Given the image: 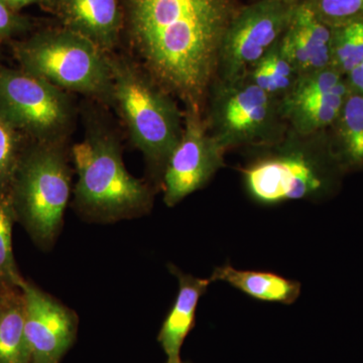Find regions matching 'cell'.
<instances>
[{
	"label": "cell",
	"mask_w": 363,
	"mask_h": 363,
	"mask_svg": "<svg viewBox=\"0 0 363 363\" xmlns=\"http://www.w3.org/2000/svg\"><path fill=\"white\" fill-rule=\"evenodd\" d=\"M130 56L186 108L204 111L233 0H119Z\"/></svg>",
	"instance_id": "cell-1"
},
{
	"label": "cell",
	"mask_w": 363,
	"mask_h": 363,
	"mask_svg": "<svg viewBox=\"0 0 363 363\" xmlns=\"http://www.w3.org/2000/svg\"><path fill=\"white\" fill-rule=\"evenodd\" d=\"M70 162L67 143L30 142L9 186L16 218L44 250L54 247L63 228L73 193Z\"/></svg>",
	"instance_id": "cell-6"
},
{
	"label": "cell",
	"mask_w": 363,
	"mask_h": 363,
	"mask_svg": "<svg viewBox=\"0 0 363 363\" xmlns=\"http://www.w3.org/2000/svg\"><path fill=\"white\" fill-rule=\"evenodd\" d=\"M247 150L240 169L243 185L253 201L266 206L324 201L338 193L346 175L328 130L300 133L288 128L278 142Z\"/></svg>",
	"instance_id": "cell-3"
},
{
	"label": "cell",
	"mask_w": 363,
	"mask_h": 363,
	"mask_svg": "<svg viewBox=\"0 0 363 363\" xmlns=\"http://www.w3.org/2000/svg\"><path fill=\"white\" fill-rule=\"evenodd\" d=\"M204 117L208 130L226 150L267 147L288 130L281 98L269 94L248 76L215 78L208 91Z\"/></svg>",
	"instance_id": "cell-7"
},
{
	"label": "cell",
	"mask_w": 363,
	"mask_h": 363,
	"mask_svg": "<svg viewBox=\"0 0 363 363\" xmlns=\"http://www.w3.org/2000/svg\"><path fill=\"white\" fill-rule=\"evenodd\" d=\"M102 107L89 100L82 109L84 135L70 150L77 174L72 205L95 223L140 218L152 209L156 187L128 171L118 130Z\"/></svg>",
	"instance_id": "cell-2"
},
{
	"label": "cell",
	"mask_w": 363,
	"mask_h": 363,
	"mask_svg": "<svg viewBox=\"0 0 363 363\" xmlns=\"http://www.w3.org/2000/svg\"><path fill=\"white\" fill-rule=\"evenodd\" d=\"M30 142L0 117V193L9 192L21 155Z\"/></svg>",
	"instance_id": "cell-22"
},
{
	"label": "cell",
	"mask_w": 363,
	"mask_h": 363,
	"mask_svg": "<svg viewBox=\"0 0 363 363\" xmlns=\"http://www.w3.org/2000/svg\"><path fill=\"white\" fill-rule=\"evenodd\" d=\"M16 219L9 192L0 193V292L20 289L23 281L16 269L13 252V225Z\"/></svg>",
	"instance_id": "cell-21"
},
{
	"label": "cell",
	"mask_w": 363,
	"mask_h": 363,
	"mask_svg": "<svg viewBox=\"0 0 363 363\" xmlns=\"http://www.w3.org/2000/svg\"><path fill=\"white\" fill-rule=\"evenodd\" d=\"M363 62V20L332 28L331 66L347 75Z\"/></svg>",
	"instance_id": "cell-20"
},
{
	"label": "cell",
	"mask_w": 363,
	"mask_h": 363,
	"mask_svg": "<svg viewBox=\"0 0 363 363\" xmlns=\"http://www.w3.org/2000/svg\"><path fill=\"white\" fill-rule=\"evenodd\" d=\"M0 117L30 142L67 143L77 106L71 93L44 79L0 67Z\"/></svg>",
	"instance_id": "cell-8"
},
{
	"label": "cell",
	"mask_w": 363,
	"mask_h": 363,
	"mask_svg": "<svg viewBox=\"0 0 363 363\" xmlns=\"http://www.w3.org/2000/svg\"><path fill=\"white\" fill-rule=\"evenodd\" d=\"M211 283L224 281L255 300L291 305L300 297L301 284L269 272L245 271L230 264L215 267Z\"/></svg>",
	"instance_id": "cell-16"
},
{
	"label": "cell",
	"mask_w": 363,
	"mask_h": 363,
	"mask_svg": "<svg viewBox=\"0 0 363 363\" xmlns=\"http://www.w3.org/2000/svg\"><path fill=\"white\" fill-rule=\"evenodd\" d=\"M30 362L23 292L6 291L0 296V363Z\"/></svg>",
	"instance_id": "cell-18"
},
{
	"label": "cell",
	"mask_w": 363,
	"mask_h": 363,
	"mask_svg": "<svg viewBox=\"0 0 363 363\" xmlns=\"http://www.w3.org/2000/svg\"><path fill=\"white\" fill-rule=\"evenodd\" d=\"M283 1H285L289 4H292V6H295V4H300V2L304 1V0H283Z\"/></svg>",
	"instance_id": "cell-28"
},
{
	"label": "cell",
	"mask_w": 363,
	"mask_h": 363,
	"mask_svg": "<svg viewBox=\"0 0 363 363\" xmlns=\"http://www.w3.org/2000/svg\"><path fill=\"white\" fill-rule=\"evenodd\" d=\"M328 130L334 152L344 172L363 171V94L350 91Z\"/></svg>",
	"instance_id": "cell-17"
},
{
	"label": "cell",
	"mask_w": 363,
	"mask_h": 363,
	"mask_svg": "<svg viewBox=\"0 0 363 363\" xmlns=\"http://www.w3.org/2000/svg\"><path fill=\"white\" fill-rule=\"evenodd\" d=\"M351 91L363 94V62L345 76Z\"/></svg>",
	"instance_id": "cell-25"
},
{
	"label": "cell",
	"mask_w": 363,
	"mask_h": 363,
	"mask_svg": "<svg viewBox=\"0 0 363 363\" xmlns=\"http://www.w3.org/2000/svg\"><path fill=\"white\" fill-rule=\"evenodd\" d=\"M247 76L269 94L283 98L292 89L298 74L279 42L253 67Z\"/></svg>",
	"instance_id": "cell-19"
},
{
	"label": "cell",
	"mask_w": 363,
	"mask_h": 363,
	"mask_svg": "<svg viewBox=\"0 0 363 363\" xmlns=\"http://www.w3.org/2000/svg\"><path fill=\"white\" fill-rule=\"evenodd\" d=\"M18 68L60 89L104 107L113 106L109 52L64 26L48 28L13 43Z\"/></svg>",
	"instance_id": "cell-5"
},
{
	"label": "cell",
	"mask_w": 363,
	"mask_h": 363,
	"mask_svg": "<svg viewBox=\"0 0 363 363\" xmlns=\"http://www.w3.org/2000/svg\"><path fill=\"white\" fill-rule=\"evenodd\" d=\"M21 289L30 363L61 362L77 338V314L30 281L23 279Z\"/></svg>",
	"instance_id": "cell-12"
},
{
	"label": "cell",
	"mask_w": 363,
	"mask_h": 363,
	"mask_svg": "<svg viewBox=\"0 0 363 363\" xmlns=\"http://www.w3.org/2000/svg\"><path fill=\"white\" fill-rule=\"evenodd\" d=\"M318 18L331 28L363 20V0H306Z\"/></svg>",
	"instance_id": "cell-23"
},
{
	"label": "cell",
	"mask_w": 363,
	"mask_h": 363,
	"mask_svg": "<svg viewBox=\"0 0 363 363\" xmlns=\"http://www.w3.org/2000/svg\"><path fill=\"white\" fill-rule=\"evenodd\" d=\"M295 6L283 0H259L238 11L222 40L215 78L227 81L247 76L281 40Z\"/></svg>",
	"instance_id": "cell-9"
},
{
	"label": "cell",
	"mask_w": 363,
	"mask_h": 363,
	"mask_svg": "<svg viewBox=\"0 0 363 363\" xmlns=\"http://www.w3.org/2000/svg\"><path fill=\"white\" fill-rule=\"evenodd\" d=\"M279 44L298 76L331 66L332 28L318 18L306 0L294 6Z\"/></svg>",
	"instance_id": "cell-13"
},
{
	"label": "cell",
	"mask_w": 363,
	"mask_h": 363,
	"mask_svg": "<svg viewBox=\"0 0 363 363\" xmlns=\"http://www.w3.org/2000/svg\"><path fill=\"white\" fill-rule=\"evenodd\" d=\"M54 13L62 26L106 52H116L121 44L123 13L119 0H57Z\"/></svg>",
	"instance_id": "cell-14"
},
{
	"label": "cell",
	"mask_w": 363,
	"mask_h": 363,
	"mask_svg": "<svg viewBox=\"0 0 363 363\" xmlns=\"http://www.w3.org/2000/svg\"><path fill=\"white\" fill-rule=\"evenodd\" d=\"M33 26L30 18L13 11L6 0H0V44L30 33Z\"/></svg>",
	"instance_id": "cell-24"
},
{
	"label": "cell",
	"mask_w": 363,
	"mask_h": 363,
	"mask_svg": "<svg viewBox=\"0 0 363 363\" xmlns=\"http://www.w3.org/2000/svg\"><path fill=\"white\" fill-rule=\"evenodd\" d=\"M113 106L128 138L142 152L150 182L161 189L167 162L183 133L184 113L176 98L130 55L109 52Z\"/></svg>",
	"instance_id": "cell-4"
},
{
	"label": "cell",
	"mask_w": 363,
	"mask_h": 363,
	"mask_svg": "<svg viewBox=\"0 0 363 363\" xmlns=\"http://www.w3.org/2000/svg\"><path fill=\"white\" fill-rule=\"evenodd\" d=\"M179 363H188V362H179Z\"/></svg>",
	"instance_id": "cell-29"
},
{
	"label": "cell",
	"mask_w": 363,
	"mask_h": 363,
	"mask_svg": "<svg viewBox=\"0 0 363 363\" xmlns=\"http://www.w3.org/2000/svg\"><path fill=\"white\" fill-rule=\"evenodd\" d=\"M6 2L13 11L20 13L21 9H25L26 6H30L35 2L40 4V0H6Z\"/></svg>",
	"instance_id": "cell-26"
},
{
	"label": "cell",
	"mask_w": 363,
	"mask_h": 363,
	"mask_svg": "<svg viewBox=\"0 0 363 363\" xmlns=\"http://www.w3.org/2000/svg\"><path fill=\"white\" fill-rule=\"evenodd\" d=\"M4 293V292H0V296H1V294Z\"/></svg>",
	"instance_id": "cell-30"
},
{
	"label": "cell",
	"mask_w": 363,
	"mask_h": 363,
	"mask_svg": "<svg viewBox=\"0 0 363 363\" xmlns=\"http://www.w3.org/2000/svg\"><path fill=\"white\" fill-rule=\"evenodd\" d=\"M40 4L44 6L47 11L54 13L55 6H56L57 0H40Z\"/></svg>",
	"instance_id": "cell-27"
},
{
	"label": "cell",
	"mask_w": 363,
	"mask_h": 363,
	"mask_svg": "<svg viewBox=\"0 0 363 363\" xmlns=\"http://www.w3.org/2000/svg\"><path fill=\"white\" fill-rule=\"evenodd\" d=\"M350 91L345 76L332 66L302 74L281 98L288 128L300 133L329 130Z\"/></svg>",
	"instance_id": "cell-11"
},
{
	"label": "cell",
	"mask_w": 363,
	"mask_h": 363,
	"mask_svg": "<svg viewBox=\"0 0 363 363\" xmlns=\"http://www.w3.org/2000/svg\"><path fill=\"white\" fill-rule=\"evenodd\" d=\"M169 271L178 281V295L168 316L162 325L157 336L167 363H179L184 341L195 325L196 311L200 298L211 285L209 278L201 279L182 272L174 264H169Z\"/></svg>",
	"instance_id": "cell-15"
},
{
	"label": "cell",
	"mask_w": 363,
	"mask_h": 363,
	"mask_svg": "<svg viewBox=\"0 0 363 363\" xmlns=\"http://www.w3.org/2000/svg\"><path fill=\"white\" fill-rule=\"evenodd\" d=\"M225 154L226 150L208 130L204 111L186 108L183 133L162 174L164 204L176 206L204 188L225 167Z\"/></svg>",
	"instance_id": "cell-10"
}]
</instances>
